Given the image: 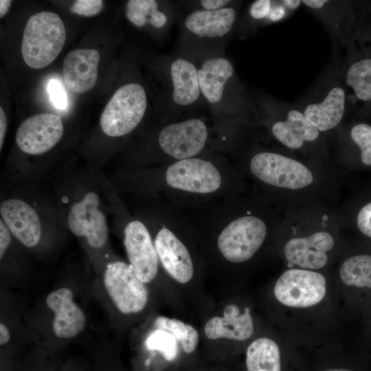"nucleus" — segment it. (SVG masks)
<instances>
[{
	"instance_id": "8",
	"label": "nucleus",
	"mask_w": 371,
	"mask_h": 371,
	"mask_svg": "<svg viewBox=\"0 0 371 371\" xmlns=\"http://www.w3.org/2000/svg\"><path fill=\"white\" fill-rule=\"evenodd\" d=\"M66 32L59 16L52 12L33 14L24 28L21 53L31 68L42 69L52 63L61 52Z\"/></svg>"
},
{
	"instance_id": "35",
	"label": "nucleus",
	"mask_w": 371,
	"mask_h": 371,
	"mask_svg": "<svg viewBox=\"0 0 371 371\" xmlns=\"http://www.w3.org/2000/svg\"><path fill=\"white\" fill-rule=\"evenodd\" d=\"M12 233L8 226L0 219V258H3L12 240Z\"/></svg>"
},
{
	"instance_id": "12",
	"label": "nucleus",
	"mask_w": 371,
	"mask_h": 371,
	"mask_svg": "<svg viewBox=\"0 0 371 371\" xmlns=\"http://www.w3.org/2000/svg\"><path fill=\"white\" fill-rule=\"evenodd\" d=\"M324 276L315 271L293 269L283 273L274 286L276 299L284 305L305 308L318 304L324 297Z\"/></svg>"
},
{
	"instance_id": "16",
	"label": "nucleus",
	"mask_w": 371,
	"mask_h": 371,
	"mask_svg": "<svg viewBox=\"0 0 371 371\" xmlns=\"http://www.w3.org/2000/svg\"><path fill=\"white\" fill-rule=\"evenodd\" d=\"M0 215L12 236L23 245L32 248L38 245L42 223L38 212L28 203L16 198L5 199L0 204Z\"/></svg>"
},
{
	"instance_id": "26",
	"label": "nucleus",
	"mask_w": 371,
	"mask_h": 371,
	"mask_svg": "<svg viewBox=\"0 0 371 371\" xmlns=\"http://www.w3.org/2000/svg\"><path fill=\"white\" fill-rule=\"evenodd\" d=\"M346 82L357 99L363 102L371 100V58L352 63L346 73Z\"/></svg>"
},
{
	"instance_id": "1",
	"label": "nucleus",
	"mask_w": 371,
	"mask_h": 371,
	"mask_svg": "<svg viewBox=\"0 0 371 371\" xmlns=\"http://www.w3.org/2000/svg\"><path fill=\"white\" fill-rule=\"evenodd\" d=\"M142 175L150 192L179 207H194L225 198L229 186L225 157L212 148Z\"/></svg>"
},
{
	"instance_id": "17",
	"label": "nucleus",
	"mask_w": 371,
	"mask_h": 371,
	"mask_svg": "<svg viewBox=\"0 0 371 371\" xmlns=\"http://www.w3.org/2000/svg\"><path fill=\"white\" fill-rule=\"evenodd\" d=\"M127 19L135 27L150 26L161 36H169L181 11L175 1L129 0L126 4Z\"/></svg>"
},
{
	"instance_id": "7",
	"label": "nucleus",
	"mask_w": 371,
	"mask_h": 371,
	"mask_svg": "<svg viewBox=\"0 0 371 371\" xmlns=\"http://www.w3.org/2000/svg\"><path fill=\"white\" fill-rule=\"evenodd\" d=\"M211 129L202 117L192 115L166 122L154 139L159 166L200 155L210 149Z\"/></svg>"
},
{
	"instance_id": "11",
	"label": "nucleus",
	"mask_w": 371,
	"mask_h": 371,
	"mask_svg": "<svg viewBox=\"0 0 371 371\" xmlns=\"http://www.w3.org/2000/svg\"><path fill=\"white\" fill-rule=\"evenodd\" d=\"M104 286L118 310L124 314L138 313L148 300V291L130 264L109 263L104 274Z\"/></svg>"
},
{
	"instance_id": "31",
	"label": "nucleus",
	"mask_w": 371,
	"mask_h": 371,
	"mask_svg": "<svg viewBox=\"0 0 371 371\" xmlns=\"http://www.w3.org/2000/svg\"><path fill=\"white\" fill-rule=\"evenodd\" d=\"M273 3L270 0L254 1L249 7L248 19L256 25L267 22Z\"/></svg>"
},
{
	"instance_id": "29",
	"label": "nucleus",
	"mask_w": 371,
	"mask_h": 371,
	"mask_svg": "<svg viewBox=\"0 0 371 371\" xmlns=\"http://www.w3.org/2000/svg\"><path fill=\"white\" fill-rule=\"evenodd\" d=\"M350 137L360 150L362 163L371 166V126L366 123L355 125L350 130Z\"/></svg>"
},
{
	"instance_id": "40",
	"label": "nucleus",
	"mask_w": 371,
	"mask_h": 371,
	"mask_svg": "<svg viewBox=\"0 0 371 371\" xmlns=\"http://www.w3.org/2000/svg\"><path fill=\"white\" fill-rule=\"evenodd\" d=\"M283 5L288 9L295 10L298 8V6L302 3V1L300 0H284L281 1Z\"/></svg>"
},
{
	"instance_id": "37",
	"label": "nucleus",
	"mask_w": 371,
	"mask_h": 371,
	"mask_svg": "<svg viewBox=\"0 0 371 371\" xmlns=\"http://www.w3.org/2000/svg\"><path fill=\"white\" fill-rule=\"evenodd\" d=\"M6 130L7 118L3 108L0 107V150L2 149Z\"/></svg>"
},
{
	"instance_id": "19",
	"label": "nucleus",
	"mask_w": 371,
	"mask_h": 371,
	"mask_svg": "<svg viewBox=\"0 0 371 371\" xmlns=\"http://www.w3.org/2000/svg\"><path fill=\"white\" fill-rule=\"evenodd\" d=\"M100 56L94 49H76L69 52L63 63V79L68 89L76 93L91 90L98 78Z\"/></svg>"
},
{
	"instance_id": "9",
	"label": "nucleus",
	"mask_w": 371,
	"mask_h": 371,
	"mask_svg": "<svg viewBox=\"0 0 371 371\" xmlns=\"http://www.w3.org/2000/svg\"><path fill=\"white\" fill-rule=\"evenodd\" d=\"M147 106L146 92L141 84L128 82L122 85L102 113L100 120L102 131L111 137L129 135L142 121Z\"/></svg>"
},
{
	"instance_id": "6",
	"label": "nucleus",
	"mask_w": 371,
	"mask_h": 371,
	"mask_svg": "<svg viewBox=\"0 0 371 371\" xmlns=\"http://www.w3.org/2000/svg\"><path fill=\"white\" fill-rule=\"evenodd\" d=\"M186 214L181 207L164 201L155 213L157 225L153 239L159 260L176 281L187 283L193 277L194 267L190 251L178 231Z\"/></svg>"
},
{
	"instance_id": "24",
	"label": "nucleus",
	"mask_w": 371,
	"mask_h": 371,
	"mask_svg": "<svg viewBox=\"0 0 371 371\" xmlns=\"http://www.w3.org/2000/svg\"><path fill=\"white\" fill-rule=\"evenodd\" d=\"M245 361L247 371H281L279 347L269 338L254 340L247 349Z\"/></svg>"
},
{
	"instance_id": "13",
	"label": "nucleus",
	"mask_w": 371,
	"mask_h": 371,
	"mask_svg": "<svg viewBox=\"0 0 371 371\" xmlns=\"http://www.w3.org/2000/svg\"><path fill=\"white\" fill-rule=\"evenodd\" d=\"M100 205L98 195L93 191L87 192L70 205L66 218L71 232L85 238L95 249L102 247L109 237L106 218Z\"/></svg>"
},
{
	"instance_id": "21",
	"label": "nucleus",
	"mask_w": 371,
	"mask_h": 371,
	"mask_svg": "<svg viewBox=\"0 0 371 371\" xmlns=\"http://www.w3.org/2000/svg\"><path fill=\"white\" fill-rule=\"evenodd\" d=\"M346 92L339 85L328 89L324 98L306 104L302 111L306 118L319 131L336 127L341 121L346 109Z\"/></svg>"
},
{
	"instance_id": "10",
	"label": "nucleus",
	"mask_w": 371,
	"mask_h": 371,
	"mask_svg": "<svg viewBox=\"0 0 371 371\" xmlns=\"http://www.w3.org/2000/svg\"><path fill=\"white\" fill-rule=\"evenodd\" d=\"M249 169L262 182L278 188L301 189L313 180L311 172L304 164L274 152L256 153L250 159Z\"/></svg>"
},
{
	"instance_id": "3",
	"label": "nucleus",
	"mask_w": 371,
	"mask_h": 371,
	"mask_svg": "<svg viewBox=\"0 0 371 371\" xmlns=\"http://www.w3.org/2000/svg\"><path fill=\"white\" fill-rule=\"evenodd\" d=\"M239 1L212 11L181 12L177 52L194 60L225 55L240 22Z\"/></svg>"
},
{
	"instance_id": "42",
	"label": "nucleus",
	"mask_w": 371,
	"mask_h": 371,
	"mask_svg": "<svg viewBox=\"0 0 371 371\" xmlns=\"http://www.w3.org/2000/svg\"><path fill=\"white\" fill-rule=\"evenodd\" d=\"M325 371H352L347 369H343V368H331L326 370Z\"/></svg>"
},
{
	"instance_id": "41",
	"label": "nucleus",
	"mask_w": 371,
	"mask_h": 371,
	"mask_svg": "<svg viewBox=\"0 0 371 371\" xmlns=\"http://www.w3.org/2000/svg\"><path fill=\"white\" fill-rule=\"evenodd\" d=\"M12 1L10 0H1L0 1V16H4L11 5Z\"/></svg>"
},
{
	"instance_id": "15",
	"label": "nucleus",
	"mask_w": 371,
	"mask_h": 371,
	"mask_svg": "<svg viewBox=\"0 0 371 371\" xmlns=\"http://www.w3.org/2000/svg\"><path fill=\"white\" fill-rule=\"evenodd\" d=\"M64 131L61 119L52 113H38L25 120L15 136L18 147L23 153L38 155L52 149L61 139Z\"/></svg>"
},
{
	"instance_id": "28",
	"label": "nucleus",
	"mask_w": 371,
	"mask_h": 371,
	"mask_svg": "<svg viewBox=\"0 0 371 371\" xmlns=\"http://www.w3.org/2000/svg\"><path fill=\"white\" fill-rule=\"evenodd\" d=\"M177 341L170 333L157 328L148 335L146 345L148 349L159 351L166 359L171 361L178 353Z\"/></svg>"
},
{
	"instance_id": "36",
	"label": "nucleus",
	"mask_w": 371,
	"mask_h": 371,
	"mask_svg": "<svg viewBox=\"0 0 371 371\" xmlns=\"http://www.w3.org/2000/svg\"><path fill=\"white\" fill-rule=\"evenodd\" d=\"M280 2V3H273V6L269 14L267 22H276L285 16L286 8L281 1Z\"/></svg>"
},
{
	"instance_id": "32",
	"label": "nucleus",
	"mask_w": 371,
	"mask_h": 371,
	"mask_svg": "<svg viewBox=\"0 0 371 371\" xmlns=\"http://www.w3.org/2000/svg\"><path fill=\"white\" fill-rule=\"evenodd\" d=\"M47 92L54 106L58 109H65L67 106V98L65 90L56 79H51L47 84Z\"/></svg>"
},
{
	"instance_id": "33",
	"label": "nucleus",
	"mask_w": 371,
	"mask_h": 371,
	"mask_svg": "<svg viewBox=\"0 0 371 371\" xmlns=\"http://www.w3.org/2000/svg\"><path fill=\"white\" fill-rule=\"evenodd\" d=\"M102 3L101 0H78L73 3L70 10L79 15L94 16L101 10Z\"/></svg>"
},
{
	"instance_id": "2",
	"label": "nucleus",
	"mask_w": 371,
	"mask_h": 371,
	"mask_svg": "<svg viewBox=\"0 0 371 371\" xmlns=\"http://www.w3.org/2000/svg\"><path fill=\"white\" fill-rule=\"evenodd\" d=\"M222 199L192 207L197 209L196 217L188 216L192 223L217 231L216 247L225 260L232 263L246 262L263 244L267 233L266 223L251 214L228 216Z\"/></svg>"
},
{
	"instance_id": "20",
	"label": "nucleus",
	"mask_w": 371,
	"mask_h": 371,
	"mask_svg": "<svg viewBox=\"0 0 371 371\" xmlns=\"http://www.w3.org/2000/svg\"><path fill=\"white\" fill-rule=\"evenodd\" d=\"M46 304L54 313L53 330L57 337L72 338L84 329L85 314L73 301V293L69 289L64 287L51 292Z\"/></svg>"
},
{
	"instance_id": "22",
	"label": "nucleus",
	"mask_w": 371,
	"mask_h": 371,
	"mask_svg": "<svg viewBox=\"0 0 371 371\" xmlns=\"http://www.w3.org/2000/svg\"><path fill=\"white\" fill-rule=\"evenodd\" d=\"M204 331L210 339L223 337L237 341L246 340L254 332L249 309L245 308L240 313L236 305L229 304L224 309L223 317H214L206 323Z\"/></svg>"
},
{
	"instance_id": "27",
	"label": "nucleus",
	"mask_w": 371,
	"mask_h": 371,
	"mask_svg": "<svg viewBox=\"0 0 371 371\" xmlns=\"http://www.w3.org/2000/svg\"><path fill=\"white\" fill-rule=\"evenodd\" d=\"M155 324L158 329L170 333L180 343L186 353L190 354L195 350L199 342V334L192 326L179 319L164 316L157 317L155 320Z\"/></svg>"
},
{
	"instance_id": "4",
	"label": "nucleus",
	"mask_w": 371,
	"mask_h": 371,
	"mask_svg": "<svg viewBox=\"0 0 371 371\" xmlns=\"http://www.w3.org/2000/svg\"><path fill=\"white\" fill-rule=\"evenodd\" d=\"M195 60L206 108L214 117L216 131L224 133L229 123L251 108L250 103L225 54Z\"/></svg>"
},
{
	"instance_id": "39",
	"label": "nucleus",
	"mask_w": 371,
	"mask_h": 371,
	"mask_svg": "<svg viewBox=\"0 0 371 371\" xmlns=\"http://www.w3.org/2000/svg\"><path fill=\"white\" fill-rule=\"evenodd\" d=\"M10 339V333L8 328L1 323L0 324V344L5 345L7 344Z\"/></svg>"
},
{
	"instance_id": "23",
	"label": "nucleus",
	"mask_w": 371,
	"mask_h": 371,
	"mask_svg": "<svg viewBox=\"0 0 371 371\" xmlns=\"http://www.w3.org/2000/svg\"><path fill=\"white\" fill-rule=\"evenodd\" d=\"M273 135L291 149L300 148L305 142L315 140L319 131L306 118L303 112L290 109L285 120L274 122L271 127Z\"/></svg>"
},
{
	"instance_id": "14",
	"label": "nucleus",
	"mask_w": 371,
	"mask_h": 371,
	"mask_svg": "<svg viewBox=\"0 0 371 371\" xmlns=\"http://www.w3.org/2000/svg\"><path fill=\"white\" fill-rule=\"evenodd\" d=\"M124 244L137 277L144 284L153 281L157 275L159 260L150 231L142 221L133 218L126 223Z\"/></svg>"
},
{
	"instance_id": "38",
	"label": "nucleus",
	"mask_w": 371,
	"mask_h": 371,
	"mask_svg": "<svg viewBox=\"0 0 371 371\" xmlns=\"http://www.w3.org/2000/svg\"><path fill=\"white\" fill-rule=\"evenodd\" d=\"M302 3L307 5L308 7L314 9L319 10L328 3V1L325 0H303Z\"/></svg>"
},
{
	"instance_id": "5",
	"label": "nucleus",
	"mask_w": 371,
	"mask_h": 371,
	"mask_svg": "<svg viewBox=\"0 0 371 371\" xmlns=\"http://www.w3.org/2000/svg\"><path fill=\"white\" fill-rule=\"evenodd\" d=\"M166 122L194 115L206 108L194 59L175 52L161 62Z\"/></svg>"
},
{
	"instance_id": "30",
	"label": "nucleus",
	"mask_w": 371,
	"mask_h": 371,
	"mask_svg": "<svg viewBox=\"0 0 371 371\" xmlns=\"http://www.w3.org/2000/svg\"><path fill=\"white\" fill-rule=\"evenodd\" d=\"M237 2L232 0L175 1L177 7L181 12L216 10L233 5Z\"/></svg>"
},
{
	"instance_id": "25",
	"label": "nucleus",
	"mask_w": 371,
	"mask_h": 371,
	"mask_svg": "<svg viewBox=\"0 0 371 371\" xmlns=\"http://www.w3.org/2000/svg\"><path fill=\"white\" fill-rule=\"evenodd\" d=\"M339 273L346 285L371 289V255L348 258L341 265Z\"/></svg>"
},
{
	"instance_id": "18",
	"label": "nucleus",
	"mask_w": 371,
	"mask_h": 371,
	"mask_svg": "<svg viewBox=\"0 0 371 371\" xmlns=\"http://www.w3.org/2000/svg\"><path fill=\"white\" fill-rule=\"evenodd\" d=\"M334 244V238L329 233L318 232L307 237L289 240L284 247V255L293 265L318 269L326 265V252L333 249Z\"/></svg>"
},
{
	"instance_id": "34",
	"label": "nucleus",
	"mask_w": 371,
	"mask_h": 371,
	"mask_svg": "<svg viewBox=\"0 0 371 371\" xmlns=\"http://www.w3.org/2000/svg\"><path fill=\"white\" fill-rule=\"evenodd\" d=\"M357 225L362 234L371 238V202L363 205L358 212Z\"/></svg>"
}]
</instances>
